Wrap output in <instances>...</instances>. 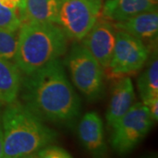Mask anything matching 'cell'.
<instances>
[{
  "instance_id": "1",
  "label": "cell",
  "mask_w": 158,
  "mask_h": 158,
  "mask_svg": "<svg viewBox=\"0 0 158 158\" xmlns=\"http://www.w3.org/2000/svg\"><path fill=\"white\" fill-rule=\"evenodd\" d=\"M25 76L19 91L23 105L44 122L71 127L81 113V101L62 61Z\"/></svg>"
},
{
  "instance_id": "2",
  "label": "cell",
  "mask_w": 158,
  "mask_h": 158,
  "mask_svg": "<svg viewBox=\"0 0 158 158\" xmlns=\"http://www.w3.org/2000/svg\"><path fill=\"white\" fill-rule=\"evenodd\" d=\"M3 157H34L40 148L56 142L58 134L21 102L15 100L2 110Z\"/></svg>"
},
{
  "instance_id": "3",
  "label": "cell",
  "mask_w": 158,
  "mask_h": 158,
  "mask_svg": "<svg viewBox=\"0 0 158 158\" xmlns=\"http://www.w3.org/2000/svg\"><path fill=\"white\" fill-rule=\"evenodd\" d=\"M68 40L57 24L24 21L19 32L15 64L25 75L34 73L65 55Z\"/></svg>"
},
{
  "instance_id": "4",
  "label": "cell",
  "mask_w": 158,
  "mask_h": 158,
  "mask_svg": "<svg viewBox=\"0 0 158 158\" xmlns=\"http://www.w3.org/2000/svg\"><path fill=\"white\" fill-rule=\"evenodd\" d=\"M62 63L69 69L73 85L88 101L101 99L105 90V70L84 46L73 43Z\"/></svg>"
},
{
  "instance_id": "5",
  "label": "cell",
  "mask_w": 158,
  "mask_h": 158,
  "mask_svg": "<svg viewBox=\"0 0 158 158\" xmlns=\"http://www.w3.org/2000/svg\"><path fill=\"white\" fill-rule=\"evenodd\" d=\"M154 120L142 102H137L111 127V146L118 155H126L143 141Z\"/></svg>"
},
{
  "instance_id": "6",
  "label": "cell",
  "mask_w": 158,
  "mask_h": 158,
  "mask_svg": "<svg viewBox=\"0 0 158 158\" xmlns=\"http://www.w3.org/2000/svg\"><path fill=\"white\" fill-rule=\"evenodd\" d=\"M103 0H62L57 25L69 40L80 41L101 15Z\"/></svg>"
},
{
  "instance_id": "7",
  "label": "cell",
  "mask_w": 158,
  "mask_h": 158,
  "mask_svg": "<svg viewBox=\"0 0 158 158\" xmlns=\"http://www.w3.org/2000/svg\"><path fill=\"white\" fill-rule=\"evenodd\" d=\"M148 57L149 49L141 40L117 30L113 56L106 71L112 77H126L141 70Z\"/></svg>"
},
{
  "instance_id": "8",
  "label": "cell",
  "mask_w": 158,
  "mask_h": 158,
  "mask_svg": "<svg viewBox=\"0 0 158 158\" xmlns=\"http://www.w3.org/2000/svg\"><path fill=\"white\" fill-rule=\"evenodd\" d=\"M116 31L113 22L100 16L80 40L81 44L92 55L104 70L108 68L113 56Z\"/></svg>"
},
{
  "instance_id": "9",
  "label": "cell",
  "mask_w": 158,
  "mask_h": 158,
  "mask_svg": "<svg viewBox=\"0 0 158 158\" xmlns=\"http://www.w3.org/2000/svg\"><path fill=\"white\" fill-rule=\"evenodd\" d=\"M77 136L82 146L94 156H105L107 146L105 140L104 124L96 112H88L77 124Z\"/></svg>"
},
{
  "instance_id": "10",
  "label": "cell",
  "mask_w": 158,
  "mask_h": 158,
  "mask_svg": "<svg viewBox=\"0 0 158 158\" xmlns=\"http://www.w3.org/2000/svg\"><path fill=\"white\" fill-rule=\"evenodd\" d=\"M117 30L124 31L141 40L149 49L156 43L158 35L157 11L142 12L125 20L113 23Z\"/></svg>"
},
{
  "instance_id": "11",
  "label": "cell",
  "mask_w": 158,
  "mask_h": 158,
  "mask_svg": "<svg viewBox=\"0 0 158 158\" xmlns=\"http://www.w3.org/2000/svg\"><path fill=\"white\" fill-rule=\"evenodd\" d=\"M135 103L132 79L128 77L118 80L113 86L106 112V121L112 127Z\"/></svg>"
},
{
  "instance_id": "12",
  "label": "cell",
  "mask_w": 158,
  "mask_h": 158,
  "mask_svg": "<svg viewBox=\"0 0 158 158\" xmlns=\"http://www.w3.org/2000/svg\"><path fill=\"white\" fill-rule=\"evenodd\" d=\"M157 5L158 0H106L100 16L118 22L142 12L157 11Z\"/></svg>"
},
{
  "instance_id": "13",
  "label": "cell",
  "mask_w": 158,
  "mask_h": 158,
  "mask_svg": "<svg viewBox=\"0 0 158 158\" xmlns=\"http://www.w3.org/2000/svg\"><path fill=\"white\" fill-rule=\"evenodd\" d=\"M21 79L20 70L14 62L0 58V106L17 100Z\"/></svg>"
},
{
  "instance_id": "14",
  "label": "cell",
  "mask_w": 158,
  "mask_h": 158,
  "mask_svg": "<svg viewBox=\"0 0 158 158\" xmlns=\"http://www.w3.org/2000/svg\"><path fill=\"white\" fill-rule=\"evenodd\" d=\"M62 0H27L25 20L57 24Z\"/></svg>"
},
{
  "instance_id": "15",
  "label": "cell",
  "mask_w": 158,
  "mask_h": 158,
  "mask_svg": "<svg viewBox=\"0 0 158 158\" xmlns=\"http://www.w3.org/2000/svg\"><path fill=\"white\" fill-rule=\"evenodd\" d=\"M137 86L141 101L158 97V60L156 50L153 52L145 69L137 80Z\"/></svg>"
},
{
  "instance_id": "16",
  "label": "cell",
  "mask_w": 158,
  "mask_h": 158,
  "mask_svg": "<svg viewBox=\"0 0 158 158\" xmlns=\"http://www.w3.org/2000/svg\"><path fill=\"white\" fill-rule=\"evenodd\" d=\"M19 30L0 27V58L14 61L19 40Z\"/></svg>"
},
{
  "instance_id": "17",
  "label": "cell",
  "mask_w": 158,
  "mask_h": 158,
  "mask_svg": "<svg viewBox=\"0 0 158 158\" xmlns=\"http://www.w3.org/2000/svg\"><path fill=\"white\" fill-rule=\"evenodd\" d=\"M24 16L16 10L0 5V27L8 30H19L24 22Z\"/></svg>"
},
{
  "instance_id": "18",
  "label": "cell",
  "mask_w": 158,
  "mask_h": 158,
  "mask_svg": "<svg viewBox=\"0 0 158 158\" xmlns=\"http://www.w3.org/2000/svg\"><path fill=\"white\" fill-rule=\"evenodd\" d=\"M34 157L40 158H70L71 154L66 150L64 148L54 145L53 143L48 144L42 148H40L36 153Z\"/></svg>"
},
{
  "instance_id": "19",
  "label": "cell",
  "mask_w": 158,
  "mask_h": 158,
  "mask_svg": "<svg viewBox=\"0 0 158 158\" xmlns=\"http://www.w3.org/2000/svg\"><path fill=\"white\" fill-rule=\"evenodd\" d=\"M27 0H0V5L9 9L19 11L25 19V9ZM25 20V19H24Z\"/></svg>"
},
{
  "instance_id": "20",
  "label": "cell",
  "mask_w": 158,
  "mask_h": 158,
  "mask_svg": "<svg viewBox=\"0 0 158 158\" xmlns=\"http://www.w3.org/2000/svg\"><path fill=\"white\" fill-rule=\"evenodd\" d=\"M143 105L148 108L149 114L154 121H157L158 119V97L150 98L142 101Z\"/></svg>"
},
{
  "instance_id": "21",
  "label": "cell",
  "mask_w": 158,
  "mask_h": 158,
  "mask_svg": "<svg viewBox=\"0 0 158 158\" xmlns=\"http://www.w3.org/2000/svg\"><path fill=\"white\" fill-rule=\"evenodd\" d=\"M2 107L0 106V158L3 157V127H2Z\"/></svg>"
}]
</instances>
